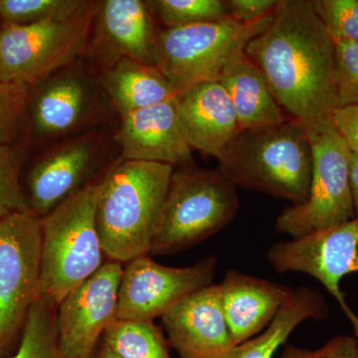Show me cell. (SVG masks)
Instances as JSON below:
<instances>
[{
  "label": "cell",
  "mask_w": 358,
  "mask_h": 358,
  "mask_svg": "<svg viewBox=\"0 0 358 358\" xmlns=\"http://www.w3.org/2000/svg\"><path fill=\"white\" fill-rule=\"evenodd\" d=\"M103 339L120 358H173L162 329L154 322L115 320Z\"/></svg>",
  "instance_id": "cell-23"
},
{
  "label": "cell",
  "mask_w": 358,
  "mask_h": 358,
  "mask_svg": "<svg viewBox=\"0 0 358 358\" xmlns=\"http://www.w3.org/2000/svg\"><path fill=\"white\" fill-rule=\"evenodd\" d=\"M27 155L23 141L0 143V218L30 211L20 173Z\"/></svg>",
  "instance_id": "cell-27"
},
{
  "label": "cell",
  "mask_w": 358,
  "mask_h": 358,
  "mask_svg": "<svg viewBox=\"0 0 358 358\" xmlns=\"http://www.w3.org/2000/svg\"><path fill=\"white\" fill-rule=\"evenodd\" d=\"M313 6L334 45L358 42V0H313Z\"/></svg>",
  "instance_id": "cell-28"
},
{
  "label": "cell",
  "mask_w": 358,
  "mask_h": 358,
  "mask_svg": "<svg viewBox=\"0 0 358 358\" xmlns=\"http://www.w3.org/2000/svg\"><path fill=\"white\" fill-rule=\"evenodd\" d=\"M99 84L120 117L176 98L171 82L157 66L122 59L101 71Z\"/></svg>",
  "instance_id": "cell-20"
},
{
  "label": "cell",
  "mask_w": 358,
  "mask_h": 358,
  "mask_svg": "<svg viewBox=\"0 0 358 358\" xmlns=\"http://www.w3.org/2000/svg\"><path fill=\"white\" fill-rule=\"evenodd\" d=\"M350 185L355 217H358V155L350 152Z\"/></svg>",
  "instance_id": "cell-34"
},
{
  "label": "cell",
  "mask_w": 358,
  "mask_h": 358,
  "mask_svg": "<svg viewBox=\"0 0 358 358\" xmlns=\"http://www.w3.org/2000/svg\"><path fill=\"white\" fill-rule=\"evenodd\" d=\"M122 264H103L58 306L56 331L65 358H95L99 341L117 320Z\"/></svg>",
  "instance_id": "cell-13"
},
{
  "label": "cell",
  "mask_w": 358,
  "mask_h": 358,
  "mask_svg": "<svg viewBox=\"0 0 358 358\" xmlns=\"http://www.w3.org/2000/svg\"><path fill=\"white\" fill-rule=\"evenodd\" d=\"M291 119L308 128L331 122L338 108L336 45L313 0H280L272 22L245 50Z\"/></svg>",
  "instance_id": "cell-1"
},
{
  "label": "cell",
  "mask_w": 358,
  "mask_h": 358,
  "mask_svg": "<svg viewBox=\"0 0 358 358\" xmlns=\"http://www.w3.org/2000/svg\"><path fill=\"white\" fill-rule=\"evenodd\" d=\"M280 0H228L230 17L242 23H253L274 13Z\"/></svg>",
  "instance_id": "cell-32"
},
{
  "label": "cell",
  "mask_w": 358,
  "mask_h": 358,
  "mask_svg": "<svg viewBox=\"0 0 358 358\" xmlns=\"http://www.w3.org/2000/svg\"><path fill=\"white\" fill-rule=\"evenodd\" d=\"M281 358H358V339L338 336L317 350L286 345Z\"/></svg>",
  "instance_id": "cell-31"
},
{
  "label": "cell",
  "mask_w": 358,
  "mask_h": 358,
  "mask_svg": "<svg viewBox=\"0 0 358 358\" xmlns=\"http://www.w3.org/2000/svg\"><path fill=\"white\" fill-rule=\"evenodd\" d=\"M101 180L74 193L41 217V273L38 296L60 305L103 265L96 222Z\"/></svg>",
  "instance_id": "cell-4"
},
{
  "label": "cell",
  "mask_w": 358,
  "mask_h": 358,
  "mask_svg": "<svg viewBox=\"0 0 358 358\" xmlns=\"http://www.w3.org/2000/svg\"><path fill=\"white\" fill-rule=\"evenodd\" d=\"M327 306L317 292L306 287L294 289L263 333L233 348L222 358H272L296 327L307 320L327 317Z\"/></svg>",
  "instance_id": "cell-22"
},
{
  "label": "cell",
  "mask_w": 358,
  "mask_h": 358,
  "mask_svg": "<svg viewBox=\"0 0 358 358\" xmlns=\"http://www.w3.org/2000/svg\"><path fill=\"white\" fill-rule=\"evenodd\" d=\"M217 260L207 257L185 268L167 267L141 256L122 268L117 320L154 322L197 289L213 284Z\"/></svg>",
  "instance_id": "cell-11"
},
{
  "label": "cell",
  "mask_w": 358,
  "mask_h": 358,
  "mask_svg": "<svg viewBox=\"0 0 358 358\" xmlns=\"http://www.w3.org/2000/svg\"><path fill=\"white\" fill-rule=\"evenodd\" d=\"M219 286L224 315L235 345L265 331L294 291L235 270L228 271Z\"/></svg>",
  "instance_id": "cell-19"
},
{
  "label": "cell",
  "mask_w": 358,
  "mask_h": 358,
  "mask_svg": "<svg viewBox=\"0 0 358 358\" xmlns=\"http://www.w3.org/2000/svg\"><path fill=\"white\" fill-rule=\"evenodd\" d=\"M95 358H120L112 350L106 345L105 343H103L102 345H100L99 350H96Z\"/></svg>",
  "instance_id": "cell-35"
},
{
  "label": "cell",
  "mask_w": 358,
  "mask_h": 358,
  "mask_svg": "<svg viewBox=\"0 0 358 358\" xmlns=\"http://www.w3.org/2000/svg\"><path fill=\"white\" fill-rule=\"evenodd\" d=\"M239 207L237 186L218 169H174L150 255L178 253L216 234Z\"/></svg>",
  "instance_id": "cell-5"
},
{
  "label": "cell",
  "mask_w": 358,
  "mask_h": 358,
  "mask_svg": "<svg viewBox=\"0 0 358 358\" xmlns=\"http://www.w3.org/2000/svg\"><path fill=\"white\" fill-rule=\"evenodd\" d=\"M41 219L31 211L0 218V358L17 350L38 296Z\"/></svg>",
  "instance_id": "cell-9"
},
{
  "label": "cell",
  "mask_w": 358,
  "mask_h": 358,
  "mask_svg": "<svg viewBox=\"0 0 358 358\" xmlns=\"http://www.w3.org/2000/svg\"><path fill=\"white\" fill-rule=\"evenodd\" d=\"M338 107L358 103V42L336 44Z\"/></svg>",
  "instance_id": "cell-30"
},
{
  "label": "cell",
  "mask_w": 358,
  "mask_h": 358,
  "mask_svg": "<svg viewBox=\"0 0 358 358\" xmlns=\"http://www.w3.org/2000/svg\"><path fill=\"white\" fill-rule=\"evenodd\" d=\"M148 1H96L95 16L84 55L101 71L122 59L157 66L159 30Z\"/></svg>",
  "instance_id": "cell-14"
},
{
  "label": "cell",
  "mask_w": 358,
  "mask_h": 358,
  "mask_svg": "<svg viewBox=\"0 0 358 358\" xmlns=\"http://www.w3.org/2000/svg\"><path fill=\"white\" fill-rule=\"evenodd\" d=\"M155 16L166 28H178L211 22L228 17L222 0H152L148 1Z\"/></svg>",
  "instance_id": "cell-26"
},
{
  "label": "cell",
  "mask_w": 358,
  "mask_h": 358,
  "mask_svg": "<svg viewBox=\"0 0 358 358\" xmlns=\"http://www.w3.org/2000/svg\"><path fill=\"white\" fill-rule=\"evenodd\" d=\"M179 124L188 145L219 159L241 131L222 83L207 82L176 96Z\"/></svg>",
  "instance_id": "cell-18"
},
{
  "label": "cell",
  "mask_w": 358,
  "mask_h": 358,
  "mask_svg": "<svg viewBox=\"0 0 358 358\" xmlns=\"http://www.w3.org/2000/svg\"><path fill=\"white\" fill-rule=\"evenodd\" d=\"M86 0H0L2 25L27 26L68 20L87 4Z\"/></svg>",
  "instance_id": "cell-25"
},
{
  "label": "cell",
  "mask_w": 358,
  "mask_h": 358,
  "mask_svg": "<svg viewBox=\"0 0 358 358\" xmlns=\"http://www.w3.org/2000/svg\"><path fill=\"white\" fill-rule=\"evenodd\" d=\"M169 343L181 358H222L235 348L219 285L188 294L162 317Z\"/></svg>",
  "instance_id": "cell-16"
},
{
  "label": "cell",
  "mask_w": 358,
  "mask_h": 358,
  "mask_svg": "<svg viewBox=\"0 0 358 358\" xmlns=\"http://www.w3.org/2000/svg\"><path fill=\"white\" fill-rule=\"evenodd\" d=\"M218 171L235 185L305 203L313 176V150L307 124L287 120L268 128L245 129L218 159Z\"/></svg>",
  "instance_id": "cell-3"
},
{
  "label": "cell",
  "mask_w": 358,
  "mask_h": 358,
  "mask_svg": "<svg viewBox=\"0 0 358 358\" xmlns=\"http://www.w3.org/2000/svg\"><path fill=\"white\" fill-rule=\"evenodd\" d=\"M274 13L247 24L228 16L159 30L157 66L176 95L199 84L220 81L226 68L246 55L249 42L265 31Z\"/></svg>",
  "instance_id": "cell-6"
},
{
  "label": "cell",
  "mask_w": 358,
  "mask_h": 358,
  "mask_svg": "<svg viewBox=\"0 0 358 358\" xmlns=\"http://www.w3.org/2000/svg\"><path fill=\"white\" fill-rule=\"evenodd\" d=\"M121 159L193 166L192 150L179 124L176 98L121 117L115 134Z\"/></svg>",
  "instance_id": "cell-17"
},
{
  "label": "cell",
  "mask_w": 358,
  "mask_h": 358,
  "mask_svg": "<svg viewBox=\"0 0 358 358\" xmlns=\"http://www.w3.org/2000/svg\"><path fill=\"white\" fill-rule=\"evenodd\" d=\"M103 99L99 80L80 61L54 73L29 91L32 140H54L96 124L105 115Z\"/></svg>",
  "instance_id": "cell-10"
},
{
  "label": "cell",
  "mask_w": 358,
  "mask_h": 358,
  "mask_svg": "<svg viewBox=\"0 0 358 358\" xmlns=\"http://www.w3.org/2000/svg\"><path fill=\"white\" fill-rule=\"evenodd\" d=\"M173 171L169 164L121 159L101 179L96 222L110 261L150 254Z\"/></svg>",
  "instance_id": "cell-2"
},
{
  "label": "cell",
  "mask_w": 358,
  "mask_h": 358,
  "mask_svg": "<svg viewBox=\"0 0 358 358\" xmlns=\"http://www.w3.org/2000/svg\"><path fill=\"white\" fill-rule=\"evenodd\" d=\"M96 1L73 17L0 28V83L31 89L84 55Z\"/></svg>",
  "instance_id": "cell-7"
},
{
  "label": "cell",
  "mask_w": 358,
  "mask_h": 358,
  "mask_svg": "<svg viewBox=\"0 0 358 358\" xmlns=\"http://www.w3.org/2000/svg\"><path fill=\"white\" fill-rule=\"evenodd\" d=\"M268 260L278 273H303L317 280L338 301L350 322H357L339 285L346 275L358 273V217L275 244L268 250Z\"/></svg>",
  "instance_id": "cell-12"
},
{
  "label": "cell",
  "mask_w": 358,
  "mask_h": 358,
  "mask_svg": "<svg viewBox=\"0 0 358 358\" xmlns=\"http://www.w3.org/2000/svg\"><path fill=\"white\" fill-rule=\"evenodd\" d=\"M57 303L37 296L28 315L20 345L8 358H65L56 331Z\"/></svg>",
  "instance_id": "cell-24"
},
{
  "label": "cell",
  "mask_w": 358,
  "mask_h": 358,
  "mask_svg": "<svg viewBox=\"0 0 358 358\" xmlns=\"http://www.w3.org/2000/svg\"><path fill=\"white\" fill-rule=\"evenodd\" d=\"M0 28H1V22H0Z\"/></svg>",
  "instance_id": "cell-36"
},
{
  "label": "cell",
  "mask_w": 358,
  "mask_h": 358,
  "mask_svg": "<svg viewBox=\"0 0 358 358\" xmlns=\"http://www.w3.org/2000/svg\"><path fill=\"white\" fill-rule=\"evenodd\" d=\"M29 89L0 83V143L18 140L23 120L27 114Z\"/></svg>",
  "instance_id": "cell-29"
},
{
  "label": "cell",
  "mask_w": 358,
  "mask_h": 358,
  "mask_svg": "<svg viewBox=\"0 0 358 358\" xmlns=\"http://www.w3.org/2000/svg\"><path fill=\"white\" fill-rule=\"evenodd\" d=\"M102 133L91 131L63 141L42 155L27 178L28 206L40 218L89 185L102 145Z\"/></svg>",
  "instance_id": "cell-15"
},
{
  "label": "cell",
  "mask_w": 358,
  "mask_h": 358,
  "mask_svg": "<svg viewBox=\"0 0 358 358\" xmlns=\"http://www.w3.org/2000/svg\"><path fill=\"white\" fill-rule=\"evenodd\" d=\"M220 82L230 96L241 131L268 128L289 119L271 93L263 73L246 55L226 68Z\"/></svg>",
  "instance_id": "cell-21"
},
{
  "label": "cell",
  "mask_w": 358,
  "mask_h": 358,
  "mask_svg": "<svg viewBox=\"0 0 358 358\" xmlns=\"http://www.w3.org/2000/svg\"><path fill=\"white\" fill-rule=\"evenodd\" d=\"M331 124L352 154L358 155V103L338 107Z\"/></svg>",
  "instance_id": "cell-33"
},
{
  "label": "cell",
  "mask_w": 358,
  "mask_h": 358,
  "mask_svg": "<svg viewBox=\"0 0 358 358\" xmlns=\"http://www.w3.org/2000/svg\"><path fill=\"white\" fill-rule=\"evenodd\" d=\"M313 176L305 203L289 205L278 216L275 231L299 239L355 218L350 185V152L333 124L308 129Z\"/></svg>",
  "instance_id": "cell-8"
}]
</instances>
